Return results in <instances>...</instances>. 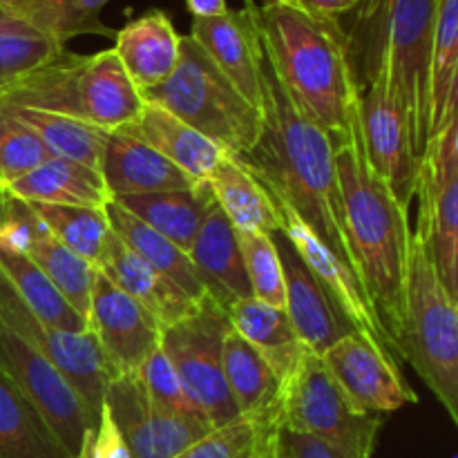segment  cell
I'll use <instances>...</instances> for the list:
<instances>
[{
    "mask_svg": "<svg viewBox=\"0 0 458 458\" xmlns=\"http://www.w3.org/2000/svg\"><path fill=\"white\" fill-rule=\"evenodd\" d=\"M259 110L262 132L258 143L237 159L268 195L289 204L309 231L356 273L343 222L334 139L300 112L268 65H264Z\"/></svg>",
    "mask_w": 458,
    "mask_h": 458,
    "instance_id": "obj_1",
    "label": "cell"
},
{
    "mask_svg": "<svg viewBox=\"0 0 458 458\" xmlns=\"http://www.w3.org/2000/svg\"><path fill=\"white\" fill-rule=\"evenodd\" d=\"M267 65L304 116L334 143L347 134L360 97L340 18L309 12L298 0L255 4Z\"/></svg>",
    "mask_w": 458,
    "mask_h": 458,
    "instance_id": "obj_2",
    "label": "cell"
},
{
    "mask_svg": "<svg viewBox=\"0 0 458 458\" xmlns=\"http://www.w3.org/2000/svg\"><path fill=\"white\" fill-rule=\"evenodd\" d=\"M335 170L344 233L352 246L356 273L396 344L410 268V210L394 199L392 191L371 168L356 110L347 134L335 141Z\"/></svg>",
    "mask_w": 458,
    "mask_h": 458,
    "instance_id": "obj_3",
    "label": "cell"
},
{
    "mask_svg": "<svg viewBox=\"0 0 458 458\" xmlns=\"http://www.w3.org/2000/svg\"><path fill=\"white\" fill-rule=\"evenodd\" d=\"M347 34L358 92L387 89L405 112L416 157L429 141V49L437 0H360Z\"/></svg>",
    "mask_w": 458,
    "mask_h": 458,
    "instance_id": "obj_4",
    "label": "cell"
},
{
    "mask_svg": "<svg viewBox=\"0 0 458 458\" xmlns=\"http://www.w3.org/2000/svg\"><path fill=\"white\" fill-rule=\"evenodd\" d=\"M0 106L56 112L112 132L139 114L143 98L114 49L74 54L22 76L0 89Z\"/></svg>",
    "mask_w": 458,
    "mask_h": 458,
    "instance_id": "obj_5",
    "label": "cell"
},
{
    "mask_svg": "<svg viewBox=\"0 0 458 458\" xmlns=\"http://www.w3.org/2000/svg\"><path fill=\"white\" fill-rule=\"evenodd\" d=\"M434 268L429 250L411 233L398 358L410 362L452 423H458V307Z\"/></svg>",
    "mask_w": 458,
    "mask_h": 458,
    "instance_id": "obj_6",
    "label": "cell"
},
{
    "mask_svg": "<svg viewBox=\"0 0 458 458\" xmlns=\"http://www.w3.org/2000/svg\"><path fill=\"white\" fill-rule=\"evenodd\" d=\"M141 98L165 107L170 114L210 139L224 155H246L262 132V110L237 92L191 36H182L173 74L143 92Z\"/></svg>",
    "mask_w": 458,
    "mask_h": 458,
    "instance_id": "obj_7",
    "label": "cell"
},
{
    "mask_svg": "<svg viewBox=\"0 0 458 458\" xmlns=\"http://www.w3.org/2000/svg\"><path fill=\"white\" fill-rule=\"evenodd\" d=\"M276 425L286 432L318 438L347 458H374L383 416L362 411L340 389L325 362L311 349L280 385Z\"/></svg>",
    "mask_w": 458,
    "mask_h": 458,
    "instance_id": "obj_8",
    "label": "cell"
},
{
    "mask_svg": "<svg viewBox=\"0 0 458 458\" xmlns=\"http://www.w3.org/2000/svg\"><path fill=\"white\" fill-rule=\"evenodd\" d=\"M231 331L226 311L204 298L191 316L161 329L168 353L192 411L210 429L240 419L224 376V338Z\"/></svg>",
    "mask_w": 458,
    "mask_h": 458,
    "instance_id": "obj_9",
    "label": "cell"
},
{
    "mask_svg": "<svg viewBox=\"0 0 458 458\" xmlns=\"http://www.w3.org/2000/svg\"><path fill=\"white\" fill-rule=\"evenodd\" d=\"M414 235L428 246L443 284L458 298V112L429 139L419 164Z\"/></svg>",
    "mask_w": 458,
    "mask_h": 458,
    "instance_id": "obj_10",
    "label": "cell"
},
{
    "mask_svg": "<svg viewBox=\"0 0 458 458\" xmlns=\"http://www.w3.org/2000/svg\"><path fill=\"white\" fill-rule=\"evenodd\" d=\"M0 374L34 407L67 456L74 458L83 434L92 428L94 414L61 371L0 325Z\"/></svg>",
    "mask_w": 458,
    "mask_h": 458,
    "instance_id": "obj_11",
    "label": "cell"
},
{
    "mask_svg": "<svg viewBox=\"0 0 458 458\" xmlns=\"http://www.w3.org/2000/svg\"><path fill=\"white\" fill-rule=\"evenodd\" d=\"M0 325L7 327L40 356L47 358L83 398L85 405L98 414L114 369L106 360L89 331L74 334L40 322L22 302L3 271H0Z\"/></svg>",
    "mask_w": 458,
    "mask_h": 458,
    "instance_id": "obj_12",
    "label": "cell"
},
{
    "mask_svg": "<svg viewBox=\"0 0 458 458\" xmlns=\"http://www.w3.org/2000/svg\"><path fill=\"white\" fill-rule=\"evenodd\" d=\"M273 197V195H271ZM277 208V217H280V233L295 246L298 255L302 258V262L307 264L309 271L313 273L320 286L325 289V293L329 295V300L334 302V307L338 309L340 316L353 327V331L367 335L369 340H374L380 349L389 353V356L398 358L396 344H394L392 335L385 329L383 320H380L378 311L371 304L369 293L362 286L360 277L353 273V268L349 264H344L338 255L331 253L311 231H309L307 224L293 213L289 204L280 199V197H273Z\"/></svg>",
    "mask_w": 458,
    "mask_h": 458,
    "instance_id": "obj_13",
    "label": "cell"
},
{
    "mask_svg": "<svg viewBox=\"0 0 458 458\" xmlns=\"http://www.w3.org/2000/svg\"><path fill=\"white\" fill-rule=\"evenodd\" d=\"M103 403L110 407L132 458H173L213 432L201 420L159 410L137 371L112 376Z\"/></svg>",
    "mask_w": 458,
    "mask_h": 458,
    "instance_id": "obj_14",
    "label": "cell"
},
{
    "mask_svg": "<svg viewBox=\"0 0 458 458\" xmlns=\"http://www.w3.org/2000/svg\"><path fill=\"white\" fill-rule=\"evenodd\" d=\"M356 114L371 168L392 191L394 199L410 210L419 186L420 159L414 152L405 112L387 89L371 85L358 97Z\"/></svg>",
    "mask_w": 458,
    "mask_h": 458,
    "instance_id": "obj_15",
    "label": "cell"
},
{
    "mask_svg": "<svg viewBox=\"0 0 458 458\" xmlns=\"http://www.w3.org/2000/svg\"><path fill=\"white\" fill-rule=\"evenodd\" d=\"M320 358L340 389L367 414H394L419 403L416 392L403 378L396 358L358 331L331 344Z\"/></svg>",
    "mask_w": 458,
    "mask_h": 458,
    "instance_id": "obj_16",
    "label": "cell"
},
{
    "mask_svg": "<svg viewBox=\"0 0 458 458\" xmlns=\"http://www.w3.org/2000/svg\"><path fill=\"white\" fill-rule=\"evenodd\" d=\"M88 331L116 374H132L161 343V325L97 268L88 309Z\"/></svg>",
    "mask_w": 458,
    "mask_h": 458,
    "instance_id": "obj_17",
    "label": "cell"
},
{
    "mask_svg": "<svg viewBox=\"0 0 458 458\" xmlns=\"http://www.w3.org/2000/svg\"><path fill=\"white\" fill-rule=\"evenodd\" d=\"M255 0L244 9H228L215 18H192L191 38L204 49L217 70L255 107H262L264 47L259 36Z\"/></svg>",
    "mask_w": 458,
    "mask_h": 458,
    "instance_id": "obj_18",
    "label": "cell"
},
{
    "mask_svg": "<svg viewBox=\"0 0 458 458\" xmlns=\"http://www.w3.org/2000/svg\"><path fill=\"white\" fill-rule=\"evenodd\" d=\"M277 253L284 268V311L298 334L300 343L322 356L331 344L353 334V327L344 320L313 277L295 246L282 233H276Z\"/></svg>",
    "mask_w": 458,
    "mask_h": 458,
    "instance_id": "obj_19",
    "label": "cell"
},
{
    "mask_svg": "<svg viewBox=\"0 0 458 458\" xmlns=\"http://www.w3.org/2000/svg\"><path fill=\"white\" fill-rule=\"evenodd\" d=\"M101 177L112 199L150 192L188 191L197 182L146 143L112 130L101 159Z\"/></svg>",
    "mask_w": 458,
    "mask_h": 458,
    "instance_id": "obj_20",
    "label": "cell"
},
{
    "mask_svg": "<svg viewBox=\"0 0 458 458\" xmlns=\"http://www.w3.org/2000/svg\"><path fill=\"white\" fill-rule=\"evenodd\" d=\"M97 268L112 284L119 286L132 300H137L159 322L161 329L191 316L201 302V300L191 298L173 280L161 276L146 259L130 250L114 233H112L106 253H103Z\"/></svg>",
    "mask_w": 458,
    "mask_h": 458,
    "instance_id": "obj_21",
    "label": "cell"
},
{
    "mask_svg": "<svg viewBox=\"0 0 458 458\" xmlns=\"http://www.w3.org/2000/svg\"><path fill=\"white\" fill-rule=\"evenodd\" d=\"M188 258L208 298L224 311H228L240 300L253 298L237 244V233L217 204L201 222L188 249Z\"/></svg>",
    "mask_w": 458,
    "mask_h": 458,
    "instance_id": "obj_22",
    "label": "cell"
},
{
    "mask_svg": "<svg viewBox=\"0 0 458 458\" xmlns=\"http://www.w3.org/2000/svg\"><path fill=\"white\" fill-rule=\"evenodd\" d=\"M179 43L173 21L161 9H150L125 22L114 34V52L139 94L164 83L179 61Z\"/></svg>",
    "mask_w": 458,
    "mask_h": 458,
    "instance_id": "obj_23",
    "label": "cell"
},
{
    "mask_svg": "<svg viewBox=\"0 0 458 458\" xmlns=\"http://www.w3.org/2000/svg\"><path fill=\"white\" fill-rule=\"evenodd\" d=\"M119 132L150 146L197 183H206L208 173L224 157V152L210 139H206L204 134L192 130L191 125L157 103L143 101L139 114L130 123L121 125Z\"/></svg>",
    "mask_w": 458,
    "mask_h": 458,
    "instance_id": "obj_24",
    "label": "cell"
},
{
    "mask_svg": "<svg viewBox=\"0 0 458 458\" xmlns=\"http://www.w3.org/2000/svg\"><path fill=\"white\" fill-rule=\"evenodd\" d=\"M206 186L235 231L280 233L276 201L237 157L224 155L206 177Z\"/></svg>",
    "mask_w": 458,
    "mask_h": 458,
    "instance_id": "obj_25",
    "label": "cell"
},
{
    "mask_svg": "<svg viewBox=\"0 0 458 458\" xmlns=\"http://www.w3.org/2000/svg\"><path fill=\"white\" fill-rule=\"evenodd\" d=\"M4 191L30 204L106 208L107 201L112 199L98 170L61 157H49L25 177L9 183Z\"/></svg>",
    "mask_w": 458,
    "mask_h": 458,
    "instance_id": "obj_26",
    "label": "cell"
},
{
    "mask_svg": "<svg viewBox=\"0 0 458 458\" xmlns=\"http://www.w3.org/2000/svg\"><path fill=\"white\" fill-rule=\"evenodd\" d=\"M226 316L231 329L253 344L268 362L280 385L284 383L309 349L300 343L284 309L271 307L255 298H244L233 304Z\"/></svg>",
    "mask_w": 458,
    "mask_h": 458,
    "instance_id": "obj_27",
    "label": "cell"
},
{
    "mask_svg": "<svg viewBox=\"0 0 458 458\" xmlns=\"http://www.w3.org/2000/svg\"><path fill=\"white\" fill-rule=\"evenodd\" d=\"M119 201L125 210L155 228L164 237L188 253L201 222L208 217L215 206V197L210 195L206 183H197L188 191L150 192V195L121 197Z\"/></svg>",
    "mask_w": 458,
    "mask_h": 458,
    "instance_id": "obj_28",
    "label": "cell"
},
{
    "mask_svg": "<svg viewBox=\"0 0 458 458\" xmlns=\"http://www.w3.org/2000/svg\"><path fill=\"white\" fill-rule=\"evenodd\" d=\"M107 222H110L112 233L128 246L130 250L146 259L152 268L173 280L179 289L186 291L191 298L204 300L208 298L204 284H201L199 276H197L195 267H192L191 258L183 249H179L174 242L157 233L141 219L134 217L130 210H125L119 201L110 199L106 204Z\"/></svg>",
    "mask_w": 458,
    "mask_h": 458,
    "instance_id": "obj_29",
    "label": "cell"
},
{
    "mask_svg": "<svg viewBox=\"0 0 458 458\" xmlns=\"http://www.w3.org/2000/svg\"><path fill=\"white\" fill-rule=\"evenodd\" d=\"M224 376L240 416L276 423L280 380L262 353L233 329L224 338Z\"/></svg>",
    "mask_w": 458,
    "mask_h": 458,
    "instance_id": "obj_30",
    "label": "cell"
},
{
    "mask_svg": "<svg viewBox=\"0 0 458 458\" xmlns=\"http://www.w3.org/2000/svg\"><path fill=\"white\" fill-rule=\"evenodd\" d=\"M458 112V0H437L429 49V139ZM429 143V141H428Z\"/></svg>",
    "mask_w": 458,
    "mask_h": 458,
    "instance_id": "obj_31",
    "label": "cell"
},
{
    "mask_svg": "<svg viewBox=\"0 0 458 458\" xmlns=\"http://www.w3.org/2000/svg\"><path fill=\"white\" fill-rule=\"evenodd\" d=\"M7 110L13 119L31 130L43 141L52 157L79 161L101 173L103 148H106L107 132L85 121L72 119V116L56 114V112L30 110V107L0 106Z\"/></svg>",
    "mask_w": 458,
    "mask_h": 458,
    "instance_id": "obj_32",
    "label": "cell"
},
{
    "mask_svg": "<svg viewBox=\"0 0 458 458\" xmlns=\"http://www.w3.org/2000/svg\"><path fill=\"white\" fill-rule=\"evenodd\" d=\"M0 271L40 322L74 334L88 331V320L67 304L49 277L27 255L0 249Z\"/></svg>",
    "mask_w": 458,
    "mask_h": 458,
    "instance_id": "obj_33",
    "label": "cell"
},
{
    "mask_svg": "<svg viewBox=\"0 0 458 458\" xmlns=\"http://www.w3.org/2000/svg\"><path fill=\"white\" fill-rule=\"evenodd\" d=\"M0 458H70L34 407L0 374Z\"/></svg>",
    "mask_w": 458,
    "mask_h": 458,
    "instance_id": "obj_34",
    "label": "cell"
},
{
    "mask_svg": "<svg viewBox=\"0 0 458 458\" xmlns=\"http://www.w3.org/2000/svg\"><path fill=\"white\" fill-rule=\"evenodd\" d=\"M110 0H13L16 13L25 25L67 45L76 36H107L116 30L101 21Z\"/></svg>",
    "mask_w": 458,
    "mask_h": 458,
    "instance_id": "obj_35",
    "label": "cell"
},
{
    "mask_svg": "<svg viewBox=\"0 0 458 458\" xmlns=\"http://www.w3.org/2000/svg\"><path fill=\"white\" fill-rule=\"evenodd\" d=\"M25 255L49 277V282L56 286L67 304L88 320L89 295H92L97 268L65 244H61L45 226L38 228Z\"/></svg>",
    "mask_w": 458,
    "mask_h": 458,
    "instance_id": "obj_36",
    "label": "cell"
},
{
    "mask_svg": "<svg viewBox=\"0 0 458 458\" xmlns=\"http://www.w3.org/2000/svg\"><path fill=\"white\" fill-rule=\"evenodd\" d=\"M31 208L61 244L88 259L94 268L98 267L112 237L106 208L56 204H31Z\"/></svg>",
    "mask_w": 458,
    "mask_h": 458,
    "instance_id": "obj_37",
    "label": "cell"
},
{
    "mask_svg": "<svg viewBox=\"0 0 458 458\" xmlns=\"http://www.w3.org/2000/svg\"><path fill=\"white\" fill-rule=\"evenodd\" d=\"M276 429L277 425L273 420L240 416L233 423L208 432L173 458H253L271 441Z\"/></svg>",
    "mask_w": 458,
    "mask_h": 458,
    "instance_id": "obj_38",
    "label": "cell"
},
{
    "mask_svg": "<svg viewBox=\"0 0 458 458\" xmlns=\"http://www.w3.org/2000/svg\"><path fill=\"white\" fill-rule=\"evenodd\" d=\"M65 52L67 45L31 27L0 31V89L56 61Z\"/></svg>",
    "mask_w": 458,
    "mask_h": 458,
    "instance_id": "obj_39",
    "label": "cell"
},
{
    "mask_svg": "<svg viewBox=\"0 0 458 458\" xmlns=\"http://www.w3.org/2000/svg\"><path fill=\"white\" fill-rule=\"evenodd\" d=\"M235 233L253 298L271 307L284 309V268L277 253L276 235Z\"/></svg>",
    "mask_w": 458,
    "mask_h": 458,
    "instance_id": "obj_40",
    "label": "cell"
},
{
    "mask_svg": "<svg viewBox=\"0 0 458 458\" xmlns=\"http://www.w3.org/2000/svg\"><path fill=\"white\" fill-rule=\"evenodd\" d=\"M49 157L52 155L43 141L0 107V186L7 188Z\"/></svg>",
    "mask_w": 458,
    "mask_h": 458,
    "instance_id": "obj_41",
    "label": "cell"
},
{
    "mask_svg": "<svg viewBox=\"0 0 458 458\" xmlns=\"http://www.w3.org/2000/svg\"><path fill=\"white\" fill-rule=\"evenodd\" d=\"M137 374L139 378H141L150 401L155 403L159 410L168 411V414L173 416H182V419L199 420L195 416V411H192L186 394H183L182 380H179L177 371H174L173 362H170L168 353L164 352L161 343L157 344L155 352L141 362Z\"/></svg>",
    "mask_w": 458,
    "mask_h": 458,
    "instance_id": "obj_42",
    "label": "cell"
},
{
    "mask_svg": "<svg viewBox=\"0 0 458 458\" xmlns=\"http://www.w3.org/2000/svg\"><path fill=\"white\" fill-rule=\"evenodd\" d=\"M40 226L43 222L34 213L30 201L3 188L0 192V249L25 255Z\"/></svg>",
    "mask_w": 458,
    "mask_h": 458,
    "instance_id": "obj_43",
    "label": "cell"
},
{
    "mask_svg": "<svg viewBox=\"0 0 458 458\" xmlns=\"http://www.w3.org/2000/svg\"><path fill=\"white\" fill-rule=\"evenodd\" d=\"M74 458H132L128 443L106 403L98 410L92 428H88V432L83 434V441Z\"/></svg>",
    "mask_w": 458,
    "mask_h": 458,
    "instance_id": "obj_44",
    "label": "cell"
},
{
    "mask_svg": "<svg viewBox=\"0 0 458 458\" xmlns=\"http://www.w3.org/2000/svg\"><path fill=\"white\" fill-rule=\"evenodd\" d=\"M277 458H347L340 454L335 447L318 441V438L302 437V434L286 432L277 428L276 434Z\"/></svg>",
    "mask_w": 458,
    "mask_h": 458,
    "instance_id": "obj_45",
    "label": "cell"
},
{
    "mask_svg": "<svg viewBox=\"0 0 458 458\" xmlns=\"http://www.w3.org/2000/svg\"><path fill=\"white\" fill-rule=\"evenodd\" d=\"M298 3L304 4L309 12L320 13V16L340 18L343 13L353 12V9H356V4L360 3V0H298Z\"/></svg>",
    "mask_w": 458,
    "mask_h": 458,
    "instance_id": "obj_46",
    "label": "cell"
},
{
    "mask_svg": "<svg viewBox=\"0 0 458 458\" xmlns=\"http://www.w3.org/2000/svg\"><path fill=\"white\" fill-rule=\"evenodd\" d=\"M183 3L192 18H215L231 9L228 0H183Z\"/></svg>",
    "mask_w": 458,
    "mask_h": 458,
    "instance_id": "obj_47",
    "label": "cell"
},
{
    "mask_svg": "<svg viewBox=\"0 0 458 458\" xmlns=\"http://www.w3.org/2000/svg\"><path fill=\"white\" fill-rule=\"evenodd\" d=\"M18 27H30L21 21V16L16 13L13 7V0H0V31L7 30H18Z\"/></svg>",
    "mask_w": 458,
    "mask_h": 458,
    "instance_id": "obj_48",
    "label": "cell"
},
{
    "mask_svg": "<svg viewBox=\"0 0 458 458\" xmlns=\"http://www.w3.org/2000/svg\"><path fill=\"white\" fill-rule=\"evenodd\" d=\"M276 434H277V429H276ZM276 434H273L271 441H268L267 445H264L262 450H259L258 454H255L253 458H277V452H276Z\"/></svg>",
    "mask_w": 458,
    "mask_h": 458,
    "instance_id": "obj_49",
    "label": "cell"
},
{
    "mask_svg": "<svg viewBox=\"0 0 458 458\" xmlns=\"http://www.w3.org/2000/svg\"><path fill=\"white\" fill-rule=\"evenodd\" d=\"M0 192H3V186H0Z\"/></svg>",
    "mask_w": 458,
    "mask_h": 458,
    "instance_id": "obj_50",
    "label": "cell"
}]
</instances>
